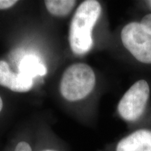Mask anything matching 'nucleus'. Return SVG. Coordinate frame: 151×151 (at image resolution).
<instances>
[{
    "label": "nucleus",
    "mask_w": 151,
    "mask_h": 151,
    "mask_svg": "<svg viewBox=\"0 0 151 151\" xmlns=\"http://www.w3.org/2000/svg\"><path fill=\"white\" fill-rule=\"evenodd\" d=\"M2 108H3V101L2 99H1V97H0V112H1V111L2 110Z\"/></svg>",
    "instance_id": "12"
},
{
    "label": "nucleus",
    "mask_w": 151,
    "mask_h": 151,
    "mask_svg": "<svg viewBox=\"0 0 151 151\" xmlns=\"http://www.w3.org/2000/svg\"><path fill=\"white\" fill-rule=\"evenodd\" d=\"M42 151H55V150H42Z\"/></svg>",
    "instance_id": "13"
},
{
    "label": "nucleus",
    "mask_w": 151,
    "mask_h": 151,
    "mask_svg": "<svg viewBox=\"0 0 151 151\" xmlns=\"http://www.w3.org/2000/svg\"><path fill=\"white\" fill-rule=\"evenodd\" d=\"M95 82V74L89 65L84 63L73 64L62 75L60 92L68 101H78L86 97L93 90Z\"/></svg>",
    "instance_id": "2"
},
{
    "label": "nucleus",
    "mask_w": 151,
    "mask_h": 151,
    "mask_svg": "<svg viewBox=\"0 0 151 151\" xmlns=\"http://www.w3.org/2000/svg\"><path fill=\"white\" fill-rule=\"evenodd\" d=\"M18 72L34 78L37 76L46 75L47 69L37 56L27 55L20 60L18 66Z\"/></svg>",
    "instance_id": "7"
},
{
    "label": "nucleus",
    "mask_w": 151,
    "mask_h": 151,
    "mask_svg": "<svg viewBox=\"0 0 151 151\" xmlns=\"http://www.w3.org/2000/svg\"><path fill=\"white\" fill-rule=\"evenodd\" d=\"M0 86L11 91L26 92L32 88L33 78L21 73L14 72L6 62L0 60Z\"/></svg>",
    "instance_id": "5"
},
{
    "label": "nucleus",
    "mask_w": 151,
    "mask_h": 151,
    "mask_svg": "<svg viewBox=\"0 0 151 151\" xmlns=\"http://www.w3.org/2000/svg\"><path fill=\"white\" fill-rule=\"evenodd\" d=\"M14 151H32V150L29 143L24 142V141H21L18 143Z\"/></svg>",
    "instance_id": "11"
},
{
    "label": "nucleus",
    "mask_w": 151,
    "mask_h": 151,
    "mask_svg": "<svg viewBox=\"0 0 151 151\" xmlns=\"http://www.w3.org/2000/svg\"><path fill=\"white\" fill-rule=\"evenodd\" d=\"M141 24L147 32L151 36V14L143 17L141 21Z\"/></svg>",
    "instance_id": "9"
},
{
    "label": "nucleus",
    "mask_w": 151,
    "mask_h": 151,
    "mask_svg": "<svg viewBox=\"0 0 151 151\" xmlns=\"http://www.w3.org/2000/svg\"><path fill=\"white\" fill-rule=\"evenodd\" d=\"M150 88L145 80H140L132 86L118 104L120 116L127 121H135L141 117L146 108Z\"/></svg>",
    "instance_id": "4"
},
{
    "label": "nucleus",
    "mask_w": 151,
    "mask_h": 151,
    "mask_svg": "<svg viewBox=\"0 0 151 151\" xmlns=\"http://www.w3.org/2000/svg\"><path fill=\"white\" fill-rule=\"evenodd\" d=\"M44 3L50 14L55 16L64 17L72 11L76 2L73 0H46Z\"/></svg>",
    "instance_id": "8"
},
{
    "label": "nucleus",
    "mask_w": 151,
    "mask_h": 151,
    "mask_svg": "<svg viewBox=\"0 0 151 151\" xmlns=\"http://www.w3.org/2000/svg\"><path fill=\"white\" fill-rule=\"evenodd\" d=\"M116 151H151V131L139 129L123 138Z\"/></svg>",
    "instance_id": "6"
},
{
    "label": "nucleus",
    "mask_w": 151,
    "mask_h": 151,
    "mask_svg": "<svg viewBox=\"0 0 151 151\" xmlns=\"http://www.w3.org/2000/svg\"><path fill=\"white\" fill-rule=\"evenodd\" d=\"M101 7L99 1L87 0L81 3L70 24L69 40L72 52L82 55L93 46L92 29L99 19Z\"/></svg>",
    "instance_id": "1"
},
{
    "label": "nucleus",
    "mask_w": 151,
    "mask_h": 151,
    "mask_svg": "<svg viewBox=\"0 0 151 151\" xmlns=\"http://www.w3.org/2000/svg\"><path fill=\"white\" fill-rule=\"evenodd\" d=\"M18 2L16 0H0V10L10 9Z\"/></svg>",
    "instance_id": "10"
},
{
    "label": "nucleus",
    "mask_w": 151,
    "mask_h": 151,
    "mask_svg": "<svg viewBox=\"0 0 151 151\" xmlns=\"http://www.w3.org/2000/svg\"><path fill=\"white\" fill-rule=\"evenodd\" d=\"M121 40L137 60L151 64V36L141 23L133 22L124 26L121 32Z\"/></svg>",
    "instance_id": "3"
},
{
    "label": "nucleus",
    "mask_w": 151,
    "mask_h": 151,
    "mask_svg": "<svg viewBox=\"0 0 151 151\" xmlns=\"http://www.w3.org/2000/svg\"><path fill=\"white\" fill-rule=\"evenodd\" d=\"M150 6H151V1H150Z\"/></svg>",
    "instance_id": "14"
}]
</instances>
